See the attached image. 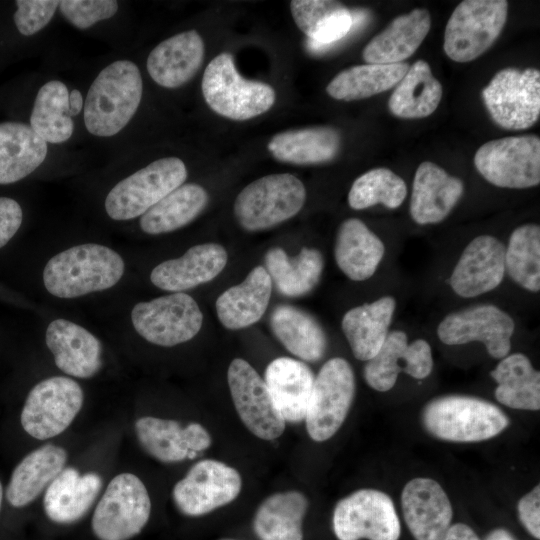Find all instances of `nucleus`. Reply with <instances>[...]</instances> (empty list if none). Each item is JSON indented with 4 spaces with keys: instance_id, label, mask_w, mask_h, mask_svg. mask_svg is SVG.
I'll use <instances>...</instances> for the list:
<instances>
[{
    "instance_id": "obj_48",
    "label": "nucleus",
    "mask_w": 540,
    "mask_h": 540,
    "mask_svg": "<svg viewBox=\"0 0 540 540\" xmlns=\"http://www.w3.org/2000/svg\"><path fill=\"white\" fill-rule=\"evenodd\" d=\"M342 4L328 0H293L290 10L297 27L310 38L317 25Z\"/></svg>"
},
{
    "instance_id": "obj_18",
    "label": "nucleus",
    "mask_w": 540,
    "mask_h": 540,
    "mask_svg": "<svg viewBox=\"0 0 540 540\" xmlns=\"http://www.w3.org/2000/svg\"><path fill=\"white\" fill-rule=\"evenodd\" d=\"M433 369L431 346L426 340L409 343L405 332L393 330L374 357L367 361L363 375L374 390L386 392L392 389L400 372L424 379Z\"/></svg>"
},
{
    "instance_id": "obj_13",
    "label": "nucleus",
    "mask_w": 540,
    "mask_h": 540,
    "mask_svg": "<svg viewBox=\"0 0 540 540\" xmlns=\"http://www.w3.org/2000/svg\"><path fill=\"white\" fill-rule=\"evenodd\" d=\"M332 526L338 540H398L399 518L388 494L359 489L336 504Z\"/></svg>"
},
{
    "instance_id": "obj_4",
    "label": "nucleus",
    "mask_w": 540,
    "mask_h": 540,
    "mask_svg": "<svg viewBox=\"0 0 540 540\" xmlns=\"http://www.w3.org/2000/svg\"><path fill=\"white\" fill-rule=\"evenodd\" d=\"M201 89L205 102L215 113L236 121L267 112L276 99L275 90L269 84L243 78L228 52L218 54L209 62Z\"/></svg>"
},
{
    "instance_id": "obj_36",
    "label": "nucleus",
    "mask_w": 540,
    "mask_h": 540,
    "mask_svg": "<svg viewBox=\"0 0 540 540\" xmlns=\"http://www.w3.org/2000/svg\"><path fill=\"white\" fill-rule=\"evenodd\" d=\"M265 269L276 289L287 297H300L309 293L319 282L324 259L315 248L303 247L298 255L289 257L280 247L265 255Z\"/></svg>"
},
{
    "instance_id": "obj_16",
    "label": "nucleus",
    "mask_w": 540,
    "mask_h": 540,
    "mask_svg": "<svg viewBox=\"0 0 540 540\" xmlns=\"http://www.w3.org/2000/svg\"><path fill=\"white\" fill-rule=\"evenodd\" d=\"M514 330V320L504 310L493 304H478L445 316L437 335L446 345L481 342L490 356L502 359L510 352Z\"/></svg>"
},
{
    "instance_id": "obj_50",
    "label": "nucleus",
    "mask_w": 540,
    "mask_h": 540,
    "mask_svg": "<svg viewBox=\"0 0 540 540\" xmlns=\"http://www.w3.org/2000/svg\"><path fill=\"white\" fill-rule=\"evenodd\" d=\"M23 213L12 198L0 197V248L5 246L21 226Z\"/></svg>"
},
{
    "instance_id": "obj_39",
    "label": "nucleus",
    "mask_w": 540,
    "mask_h": 540,
    "mask_svg": "<svg viewBox=\"0 0 540 540\" xmlns=\"http://www.w3.org/2000/svg\"><path fill=\"white\" fill-rule=\"evenodd\" d=\"M207 203L208 194L202 186L182 184L141 216L140 228L151 235L175 231L192 222Z\"/></svg>"
},
{
    "instance_id": "obj_34",
    "label": "nucleus",
    "mask_w": 540,
    "mask_h": 540,
    "mask_svg": "<svg viewBox=\"0 0 540 540\" xmlns=\"http://www.w3.org/2000/svg\"><path fill=\"white\" fill-rule=\"evenodd\" d=\"M308 499L296 490L274 493L258 506L253 531L259 540H303Z\"/></svg>"
},
{
    "instance_id": "obj_30",
    "label": "nucleus",
    "mask_w": 540,
    "mask_h": 540,
    "mask_svg": "<svg viewBox=\"0 0 540 540\" xmlns=\"http://www.w3.org/2000/svg\"><path fill=\"white\" fill-rule=\"evenodd\" d=\"M396 308L392 296H383L348 310L341 322L342 331L356 359L368 361L384 343Z\"/></svg>"
},
{
    "instance_id": "obj_54",
    "label": "nucleus",
    "mask_w": 540,
    "mask_h": 540,
    "mask_svg": "<svg viewBox=\"0 0 540 540\" xmlns=\"http://www.w3.org/2000/svg\"><path fill=\"white\" fill-rule=\"evenodd\" d=\"M486 540H516L507 530L498 528L492 530Z\"/></svg>"
},
{
    "instance_id": "obj_52",
    "label": "nucleus",
    "mask_w": 540,
    "mask_h": 540,
    "mask_svg": "<svg viewBox=\"0 0 540 540\" xmlns=\"http://www.w3.org/2000/svg\"><path fill=\"white\" fill-rule=\"evenodd\" d=\"M444 540H480L468 525L457 523L451 525Z\"/></svg>"
},
{
    "instance_id": "obj_32",
    "label": "nucleus",
    "mask_w": 540,
    "mask_h": 540,
    "mask_svg": "<svg viewBox=\"0 0 540 540\" xmlns=\"http://www.w3.org/2000/svg\"><path fill=\"white\" fill-rule=\"evenodd\" d=\"M340 146L341 135L335 128L316 126L277 133L267 148L280 162L309 165L333 160Z\"/></svg>"
},
{
    "instance_id": "obj_8",
    "label": "nucleus",
    "mask_w": 540,
    "mask_h": 540,
    "mask_svg": "<svg viewBox=\"0 0 540 540\" xmlns=\"http://www.w3.org/2000/svg\"><path fill=\"white\" fill-rule=\"evenodd\" d=\"M151 513L144 483L132 473H121L108 484L91 521L99 540H129L139 534Z\"/></svg>"
},
{
    "instance_id": "obj_2",
    "label": "nucleus",
    "mask_w": 540,
    "mask_h": 540,
    "mask_svg": "<svg viewBox=\"0 0 540 540\" xmlns=\"http://www.w3.org/2000/svg\"><path fill=\"white\" fill-rule=\"evenodd\" d=\"M143 82L135 63L117 60L106 66L91 84L84 104L88 132L111 137L120 132L136 113Z\"/></svg>"
},
{
    "instance_id": "obj_20",
    "label": "nucleus",
    "mask_w": 540,
    "mask_h": 540,
    "mask_svg": "<svg viewBox=\"0 0 540 540\" xmlns=\"http://www.w3.org/2000/svg\"><path fill=\"white\" fill-rule=\"evenodd\" d=\"M401 506L404 520L416 540L445 539L453 510L437 481L424 477L410 480L402 490Z\"/></svg>"
},
{
    "instance_id": "obj_25",
    "label": "nucleus",
    "mask_w": 540,
    "mask_h": 540,
    "mask_svg": "<svg viewBox=\"0 0 540 540\" xmlns=\"http://www.w3.org/2000/svg\"><path fill=\"white\" fill-rule=\"evenodd\" d=\"M315 376L302 361L279 357L265 370V383L273 403L285 422L304 421Z\"/></svg>"
},
{
    "instance_id": "obj_41",
    "label": "nucleus",
    "mask_w": 540,
    "mask_h": 540,
    "mask_svg": "<svg viewBox=\"0 0 540 540\" xmlns=\"http://www.w3.org/2000/svg\"><path fill=\"white\" fill-rule=\"evenodd\" d=\"M30 127L46 143H62L73 133L67 86L58 80L45 83L38 91L30 116Z\"/></svg>"
},
{
    "instance_id": "obj_5",
    "label": "nucleus",
    "mask_w": 540,
    "mask_h": 540,
    "mask_svg": "<svg viewBox=\"0 0 540 540\" xmlns=\"http://www.w3.org/2000/svg\"><path fill=\"white\" fill-rule=\"evenodd\" d=\"M306 189L301 180L289 173L261 177L241 190L234 202V215L247 231L276 226L303 207Z\"/></svg>"
},
{
    "instance_id": "obj_44",
    "label": "nucleus",
    "mask_w": 540,
    "mask_h": 540,
    "mask_svg": "<svg viewBox=\"0 0 540 540\" xmlns=\"http://www.w3.org/2000/svg\"><path fill=\"white\" fill-rule=\"evenodd\" d=\"M135 433L146 453L160 462L188 459L183 427L175 420L144 416L135 422Z\"/></svg>"
},
{
    "instance_id": "obj_21",
    "label": "nucleus",
    "mask_w": 540,
    "mask_h": 540,
    "mask_svg": "<svg viewBox=\"0 0 540 540\" xmlns=\"http://www.w3.org/2000/svg\"><path fill=\"white\" fill-rule=\"evenodd\" d=\"M228 254L216 243L192 246L181 257L166 260L150 274L156 287L171 292H182L207 283L225 268Z\"/></svg>"
},
{
    "instance_id": "obj_27",
    "label": "nucleus",
    "mask_w": 540,
    "mask_h": 540,
    "mask_svg": "<svg viewBox=\"0 0 540 540\" xmlns=\"http://www.w3.org/2000/svg\"><path fill=\"white\" fill-rule=\"evenodd\" d=\"M271 291L272 281L265 267H254L241 283L229 287L217 298L219 321L230 330L253 325L264 315Z\"/></svg>"
},
{
    "instance_id": "obj_15",
    "label": "nucleus",
    "mask_w": 540,
    "mask_h": 540,
    "mask_svg": "<svg viewBox=\"0 0 540 540\" xmlns=\"http://www.w3.org/2000/svg\"><path fill=\"white\" fill-rule=\"evenodd\" d=\"M241 488L242 478L235 468L218 460L204 459L174 485L172 499L182 514L198 517L234 501Z\"/></svg>"
},
{
    "instance_id": "obj_51",
    "label": "nucleus",
    "mask_w": 540,
    "mask_h": 540,
    "mask_svg": "<svg viewBox=\"0 0 540 540\" xmlns=\"http://www.w3.org/2000/svg\"><path fill=\"white\" fill-rule=\"evenodd\" d=\"M184 442L189 451L188 459L195 458L199 452L208 449L212 438L207 429L200 423H190L183 427Z\"/></svg>"
},
{
    "instance_id": "obj_31",
    "label": "nucleus",
    "mask_w": 540,
    "mask_h": 540,
    "mask_svg": "<svg viewBox=\"0 0 540 540\" xmlns=\"http://www.w3.org/2000/svg\"><path fill=\"white\" fill-rule=\"evenodd\" d=\"M67 452L47 444L27 454L15 467L6 489L10 505L21 508L35 500L65 468Z\"/></svg>"
},
{
    "instance_id": "obj_47",
    "label": "nucleus",
    "mask_w": 540,
    "mask_h": 540,
    "mask_svg": "<svg viewBox=\"0 0 540 540\" xmlns=\"http://www.w3.org/2000/svg\"><path fill=\"white\" fill-rule=\"evenodd\" d=\"M60 1L17 0L14 23L24 36H31L43 29L52 19Z\"/></svg>"
},
{
    "instance_id": "obj_43",
    "label": "nucleus",
    "mask_w": 540,
    "mask_h": 540,
    "mask_svg": "<svg viewBox=\"0 0 540 540\" xmlns=\"http://www.w3.org/2000/svg\"><path fill=\"white\" fill-rule=\"evenodd\" d=\"M407 195L404 180L387 168H375L359 176L348 193L352 209L362 210L382 204L390 209L399 207Z\"/></svg>"
},
{
    "instance_id": "obj_56",
    "label": "nucleus",
    "mask_w": 540,
    "mask_h": 540,
    "mask_svg": "<svg viewBox=\"0 0 540 540\" xmlns=\"http://www.w3.org/2000/svg\"><path fill=\"white\" fill-rule=\"evenodd\" d=\"M221 540H237V539L226 538V539H221Z\"/></svg>"
},
{
    "instance_id": "obj_6",
    "label": "nucleus",
    "mask_w": 540,
    "mask_h": 540,
    "mask_svg": "<svg viewBox=\"0 0 540 540\" xmlns=\"http://www.w3.org/2000/svg\"><path fill=\"white\" fill-rule=\"evenodd\" d=\"M186 178L187 169L181 159L160 158L119 181L105 199V210L117 221L142 216Z\"/></svg>"
},
{
    "instance_id": "obj_29",
    "label": "nucleus",
    "mask_w": 540,
    "mask_h": 540,
    "mask_svg": "<svg viewBox=\"0 0 540 540\" xmlns=\"http://www.w3.org/2000/svg\"><path fill=\"white\" fill-rule=\"evenodd\" d=\"M385 254L381 239L357 218L344 220L336 234L334 258L339 269L353 281L373 276Z\"/></svg>"
},
{
    "instance_id": "obj_26",
    "label": "nucleus",
    "mask_w": 540,
    "mask_h": 540,
    "mask_svg": "<svg viewBox=\"0 0 540 540\" xmlns=\"http://www.w3.org/2000/svg\"><path fill=\"white\" fill-rule=\"evenodd\" d=\"M102 487L97 473L81 475L73 467L64 468L46 488L43 507L47 517L58 524L80 520L91 508Z\"/></svg>"
},
{
    "instance_id": "obj_17",
    "label": "nucleus",
    "mask_w": 540,
    "mask_h": 540,
    "mask_svg": "<svg viewBox=\"0 0 540 540\" xmlns=\"http://www.w3.org/2000/svg\"><path fill=\"white\" fill-rule=\"evenodd\" d=\"M227 381L233 404L245 427L256 437L274 440L285 430L265 381L244 359L232 360Z\"/></svg>"
},
{
    "instance_id": "obj_28",
    "label": "nucleus",
    "mask_w": 540,
    "mask_h": 540,
    "mask_svg": "<svg viewBox=\"0 0 540 540\" xmlns=\"http://www.w3.org/2000/svg\"><path fill=\"white\" fill-rule=\"evenodd\" d=\"M430 27L431 16L426 9L400 15L368 42L362 57L369 64L401 63L418 49Z\"/></svg>"
},
{
    "instance_id": "obj_53",
    "label": "nucleus",
    "mask_w": 540,
    "mask_h": 540,
    "mask_svg": "<svg viewBox=\"0 0 540 540\" xmlns=\"http://www.w3.org/2000/svg\"><path fill=\"white\" fill-rule=\"evenodd\" d=\"M70 116L78 115L83 108V98L79 90H72L69 93Z\"/></svg>"
},
{
    "instance_id": "obj_37",
    "label": "nucleus",
    "mask_w": 540,
    "mask_h": 540,
    "mask_svg": "<svg viewBox=\"0 0 540 540\" xmlns=\"http://www.w3.org/2000/svg\"><path fill=\"white\" fill-rule=\"evenodd\" d=\"M496 400L509 408L540 409V373L522 353L508 354L490 372Z\"/></svg>"
},
{
    "instance_id": "obj_24",
    "label": "nucleus",
    "mask_w": 540,
    "mask_h": 540,
    "mask_svg": "<svg viewBox=\"0 0 540 540\" xmlns=\"http://www.w3.org/2000/svg\"><path fill=\"white\" fill-rule=\"evenodd\" d=\"M204 42L196 30L176 34L159 43L147 58V71L155 83L178 88L190 81L204 58Z\"/></svg>"
},
{
    "instance_id": "obj_46",
    "label": "nucleus",
    "mask_w": 540,
    "mask_h": 540,
    "mask_svg": "<svg viewBox=\"0 0 540 540\" xmlns=\"http://www.w3.org/2000/svg\"><path fill=\"white\" fill-rule=\"evenodd\" d=\"M352 11L344 5L324 18L315 28L307 41V47L311 52L324 51L335 42L341 40L353 28Z\"/></svg>"
},
{
    "instance_id": "obj_1",
    "label": "nucleus",
    "mask_w": 540,
    "mask_h": 540,
    "mask_svg": "<svg viewBox=\"0 0 540 540\" xmlns=\"http://www.w3.org/2000/svg\"><path fill=\"white\" fill-rule=\"evenodd\" d=\"M124 270V260L116 251L100 244H81L47 262L43 283L53 296L76 298L113 287Z\"/></svg>"
},
{
    "instance_id": "obj_40",
    "label": "nucleus",
    "mask_w": 540,
    "mask_h": 540,
    "mask_svg": "<svg viewBox=\"0 0 540 540\" xmlns=\"http://www.w3.org/2000/svg\"><path fill=\"white\" fill-rule=\"evenodd\" d=\"M409 69L407 63L364 64L339 72L327 85L329 96L336 100H360L397 85Z\"/></svg>"
},
{
    "instance_id": "obj_42",
    "label": "nucleus",
    "mask_w": 540,
    "mask_h": 540,
    "mask_svg": "<svg viewBox=\"0 0 540 540\" xmlns=\"http://www.w3.org/2000/svg\"><path fill=\"white\" fill-rule=\"evenodd\" d=\"M505 270L520 287L540 290V227L527 223L517 227L505 247Z\"/></svg>"
},
{
    "instance_id": "obj_45",
    "label": "nucleus",
    "mask_w": 540,
    "mask_h": 540,
    "mask_svg": "<svg viewBox=\"0 0 540 540\" xmlns=\"http://www.w3.org/2000/svg\"><path fill=\"white\" fill-rule=\"evenodd\" d=\"M62 15L76 28L87 29L111 18L118 10L114 0H63L59 2Z\"/></svg>"
},
{
    "instance_id": "obj_11",
    "label": "nucleus",
    "mask_w": 540,
    "mask_h": 540,
    "mask_svg": "<svg viewBox=\"0 0 540 540\" xmlns=\"http://www.w3.org/2000/svg\"><path fill=\"white\" fill-rule=\"evenodd\" d=\"M482 97L497 125L508 130L528 129L540 115V71L502 69L483 89Z\"/></svg>"
},
{
    "instance_id": "obj_33",
    "label": "nucleus",
    "mask_w": 540,
    "mask_h": 540,
    "mask_svg": "<svg viewBox=\"0 0 540 540\" xmlns=\"http://www.w3.org/2000/svg\"><path fill=\"white\" fill-rule=\"evenodd\" d=\"M47 143L22 122L0 123V185L20 181L45 160Z\"/></svg>"
},
{
    "instance_id": "obj_7",
    "label": "nucleus",
    "mask_w": 540,
    "mask_h": 540,
    "mask_svg": "<svg viewBox=\"0 0 540 540\" xmlns=\"http://www.w3.org/2000/svg\"><path fill=\"white\" fill-rule=\"evenodd\" d=\"M505 0H465L452 12L444 33V51L459 63L475 60L488 50L506 23Z\"/></svg>"
},
{
    "instance_id": "obj_3",
    "label": "nucleus",
    "mask_w": 540,
    "mask_h": 540,
    "mask_svg": "<svg viewBox=\"0 0 540 540\" xmlns=\"http://www.w3.org/2000/svg\"><path fill=\"white\" fill-rule=\"evenodd\" d=\"M422 423L434 437L458 443L491 439L509 425L506 414L495 404L467 395H445L429 401Z\"/></svg>"
},
{
    "instance_id": "obj_19",
    "label": "nucleus",
    "mask_w": 540,
    "mask_h": 540,
    "mask_svg": "<svg viewBox=\"0 0 540 540\" xmlns=\"http://www.w3.org/2000/svg\"><path fill=\"white\" fill-rule=\"evenodd\" d=\"M505 272L503 243L492 235H480L463 250L449 283L458 296L473 298L497 288Z\"/></svg>"
},
{
    "instance_id": "obj_14",
    "label": "nucleus",
    "mask_w": 540,
    "mask_h": 540,
    "mask_svg": "<svg viewBox=\"0 0 540 540\" xmlns=\"http://www.w3.org/2000/svg\"><path fill=\"white\" fill-rule=\"evenodd\" d=\"M84 394L71 378L42 380L29 392L21 412V425L32 437L44 440L62 433L82 408Z\"/></svg>"
},
{
    "instance_id": "obj_55",
    "label": "nucleus",
    "mask_w": 540,
    "mask_h": 540,
    "mask_svg": "<svg viewBox=\"0 0 540 540\" xmlns=\"http://www.w3.org/2000/svg\"><path fill=\"white\" fill-rule=\"evenodd\" d=\"M2 498H3V490H2V484L0 482V509H1V505H2Z\"/></svg>"
},
{
    "instance_id": "obj_38",
    "label": "nucleus",
    "mask_w": 540,
    "mask_h": 540,
    "mask_svg": "<svg viewBox=\"0 0 540 540\" xmlns=\"http://www.w3.org/2000/svg\"><path fill=\"white\" fill-rule=\"evenodd\" d=\"M442 98V86L433 76L429 64L416 61L400 80L390 96V112L399 118L419 119L431 115Z\"/></svg>"
},
{
    "instance_id": "obj_49",
    "label": "nucleus",
    "mask_w": 540,
    "mask_h": 540,
    "mask_svg": "<svg viewBox=\"0 0 540 540\" xmlns=\"http://www.w3.org/2000/svg\"><path fill=\"white\" fill-rule=\"evenodd\" d=\"M518 515L522 525L536 539L540 538V487L536 485L518 502Z\"/></svg>"
},
{
    "instance_id": "obj_9",
    "label": "nucleus",
    "mask_w": 540,
    "mask_h": 540,
    "mask_svg": "<svg viewBox=\"0 0 540 540\" xmlns=\"http://www.w3.org/2000/svg\"><path fill=\"white\" fill-rule=\"evenodd\" d=\"M355 395V376L343 358L329 359L314 379L305 416L306 430L316 442L330 439L344 423Z\"/></svg>"
},
{
    "instance_id": "obj_35",
    "label": "nucleus",
    "mask_w": 540,
    "mask_h": 540,
    "mask_svg": "<svg viewBox=\"0 0 540 540\" xmlns=\"http://www.w3.org/2000/svg\"><path fill=\"white\" fill-rule=\"evenodd\" d=\"M270 326L275 337L294 356L307 362H316L324 356L325 332L308 312L291 305H279L271 314Z\"/></svg>"
},
{
    "instance_id": "obj_12",
    "label": "nucleus",
    "mask_w": 540,
    "mask_h": 540,
    "mask_svg": "<svg viewBox=\"0 0 540 540\" xmlns=\"http://www.w3.org/2000/svg\"><path fill=\"white\" fill-rule=\"evenodd\" d=\"M131 321L146 341L172 347L198 334L203 314L190 295L176 292L137 303L131 311Z\"/></svg>"
},
{
    "instance_id": "obj_23",
    "label": "nucleus",
    "mask_w": 540,
    "mask_h": 540,
    "mask_svg": "<svg viewBox=\"0 0 540 540\" xmlns=\"http://www.w3.org/2000/svg\"><path fill=\"white\" fill-rule=\"evenodd\" d=\"M56 366L77 378H91L102 366L100 341L82 326L65 319L52 321L45 334Z\"/></svg>"
},
{
    "instance_id": "obj_10",
    "label": "nucleus",
    "mask_w": 540,
    "mask_h": 540,
    "mask_svg": "<svg viewBox=\"0 0 540 540\" xmlns=\"http://www.w3.org/2000/svg\"><path fill=\"white\" fill-rule=\"evenodd\" d=\"M474 164L489 183L523 189L540 183V139L521 135L494 139L479 147Z\"/></svg>"
},
{
    "instance_id": "obj_22",
    "label": "nucleus",
    "mask_w": 540,
    "mask_h": 540,
    "mask_svg": "<svg viewBox=\"0 0 540 540\" xmlns=\"http://www.w3.org/2000/svg\"><path fill=\"white\" fill-rule=\"evenodd\" d=\"M464 192L463 182L429 161L422 162L414 176L410 214L419 225L443 221Z\"/></svg>"
}]
</instances>
